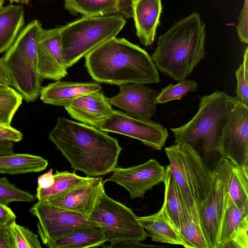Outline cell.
I'll list each match as a JSON object with an SVG mask.
<instances>
[{"instance_id": "cell-38", "label": "cell", "mask_w": 248, "mask_h": 248, "mask_svg": "<svg viewBox=\"0 0 248 248\" xmlns=\"http://www.w3.org/2000/svg\"><path fill=\"white\" fill-rule=\"evenodd\" d=\"M16 219V215L8 206L0 203V228L9 227Z\"/></svg>"}, {"instance_id": "cell-13", "label": "cell", "mask_w": 248, "mask_h": 248, "mask_svg": "<svg viewBox=\"0 0 248 248\" xmlns=\"http://www.w3.org/2000/svg\"><path fill=\"white\" fill-rule=\"evenodd\" d=\"M166 168L155 159L126 168L116 167L112 174L104 181L113 182L124 187L131 199L142 197L145 193L161 182H164Z\"/></svg>"}, {"instance_id": "cell-29", "label": "cell", "mask_w": 248, "mask_h": 248, "mask_svg": "<svg viewBox=\"0 0 248 248\" xmlns=\"http://www.w3.org/2000/svg\"><path fill=\"white\" fill-rule=\"evenodd\" d=\"M23 97L13 88L0 87V124L11 126L13 118L22 104Z\"/></svg>"}, {"instance_id": "cell-20", "label": "cell", "mask_w": 248, "mask_h": 248, "mask_svg": "<svg viewBox=\"0 0 248 248\" xmlns=\"http://www.w3.org/2000/svg\"><path fill=\"white\" fill-rule=\"evenodd\" d=\"M132 0H64V8L71 14L97 16L116 14L125 19L132 17Z\"/></svg>"}, {"instance_id": "cell-2", "label": "cell", "mask_w": 248, "mask_h": 248, "mask_svg": "<svg viewBox=\"0 0 248 248\" xmlns=\"http://www.w3.org/2000/svg\"><path fill=\"white\" fill-rule=\"evenodd\" d=\"M85 60L88 73L98 83L120 86L160 82L152 57L124 38L108 40L88 53Z\"/></svg>"}, {"instance_id": "cell-11", "label": "cell", "mask_w": 248, "mask_h": 248, "mask_svg": "<svg viewBox=\"0 0 248 248\" xmlns=\"http://www.w3.org/2000/svg\"><path fill=\"white\" fill-rule=\"evenodd\" d=\"M248 173V106L237 97L217 151Z\"/></svg>"}, {"instance_id": "cell-21", "label": "cell", "mask_w": 248, "mask_h": 248, "mask_svg": "<svg viewBox=\"0 0 248 248\" xmlns=\"http://www.w3.org/2000/svg\"><path fill=\"white\" fill-rule=\"evenodd\" d=\"M139 224L147 231L148 236L153 241L184 246L177 229L169 217L164 205L156 213L136 217Z\"/></svg>"}, {"instance_id": "cell-1", "label": "cell", "mask_w": 248, "mask_h": 248, "mask_svg": "<svg viewBox=\"0 0 248 248\" xmlns=\"http://www.w3.org/2000/svg\"><path fill=\"white\" fill-rule=\"evenodd\" d=\"M49 139L75 170L98 177L117 167L122 150L117 139L107 132L65 117H59Z\"/></svg>"}, {"instance_id": "cell-7", "label": "cell", "mask_w": 248, "mask_h": 248, "mask_svg": "<svg viewBox=\"0 0 248 248\" xmlns=\"http://www.w3.org/2000/svg\"><path fill=\"white\" fill-rule=\"evenodd\" d=\"M120 14L83 16L60 27L62 52L68 69L97 46L116 37L125 25Z\"/></svg>"}, {"instance_id": "cell-3", "label": "cell", "mask_w": 248, "mask_h": 248, "mask_svg": "<svg viewBox=\"0 0 248 248\" xmlns=\"http://www.w3.org/2000/svg\"><path fill=\"white\" fill-rule=\"evenodd\" d=\"M205 41L204 22L200 14L193 12L158 37L151 57L157 69L178 82L204 58Z\"/></svg>"}, {"instance_id": "cell-33", "label": "cell", "mask_w": 248, "mask_h": 248, "mask_svg": "<svg viewBox=\"0 0 248 248\" xmlns=\"http://www.w3.org/2000/svg\"><path fill=\"white\" fill-rule=\"evenodd\" d=\"M36 197L17 188L6 177L0 178V203L8 205L15 202H31Z\"/></svg>"}, {"instance_id": "cell-32", "label": "cell", "mask_w": 248, "mask_h": 248, "mask_svg": "<svg viewBox=\"0 0 248 248\" xmlns=\"http://www.w3.org/2000/svg\"><path fill=\"white\" fill-rule=\"evenodd\" d=\"M10 232L14 248H41L38 236L28 228L16 221L10 226Z\"/></svg>"}, {"instance_id": "cell-31", "label": "cell", "mask_w": 248, "mask_h": 248, "mask_svg": "<svg viewBox=\"0 0 248 248\" xmlns=\"http://www.w3.org/2000/svg\"><path fill=\"white\" fill-rule=\"evenodd\" d=\"M183 247L186 248H209L200 225L192 219L185 222L178 230Z\"/></svg>"}, {"instance_id": "cell-43", "label": "cell", "mask_w": 248, "mask_h": 248, "mask_svg": "<svg viewBox=\"0 0 248 248\" xmlns=\"http://www.w3.org/2000/svg\"><path fill=\"white\" fill-rule=\"evenodd\" d=\"M31 0H9L10 2L12 4V3L16 2L18 4H28Z\"/></svg>"}, {"instance_id": "cell-12", "label": "cell", "mask_w": 248, "mask_h": 248, "mask_svg": "<svg viewBox=\"0 0 248 248\" xmlns=\"http://www.w3.org/2000/svg\"><path fill=\"white\" fill-rule=\"evenodd\" d=\"M99 129L138 140L156 150L162 149L168 137L167 129L160 124L150 119L134 118L119 110H114Z\"/></svg>"}, {"instance_id": "cell-17", "label": "cell", "mask_w": 248, "mask_h": 248, "mask_svg": "<svg viewBox=\"0 0 248 248\" xmlns=\"http://www.w3.org/2000/svg\"><path fill=\"white\" fill-rule=\"evenodd\" d=\"M64 108L72 118L98 128L114 110L100 91L78 97Z\"/></svg>"}, {"instance_id": "cell-26", "label": "cell", "mask_w": 248, "mask_h": 248, "mask_svg": "<svg viewBox=\"0 0 248 248\" xmlns=\"http://www.w3.org/2000/svg\"><path fill=\"white\" fill-rule=\"evenodd\" d=\"M248 208H238L228 196L223 213L217 238L218 248H225L233 236Z\"/></svg>"}, {"instance_id": "cell-4", "label": "cell", "mask_w": 248, "mask_h": 248, "mask_svg": "<svg viewBox=\"0 0 248 248\" xmlns=\"http://www.w3.org/2000/svg\"><path fill=\"white\" fill-rule=\"evenodd\" d=\"M236 99L220 91L201 97L199 109L192 119L179 127L170 129L175 144H188L206 155L217 152Z\"/></svg>"}, {"instance_id": "cell-16", "label": "cell", "mask_w": 248, "mask_h": 248, "mask_svg": "<svg viewBox=\"0 0 248 248\" xmlns=\"http://www.w3.org/2000/svg\"><path fill=\"white\" fill-rule=\"evenodd\" d=\"M119 87L117 95L108 98L109 104L124 110L131 117L150 119L156 111L155 98L158 91L139 83Z\"/></svg>"}, {"instance_id": "cell-41", "label": "cell", "mask_w": 248, "mask_h": 248, "mask_svg": "<svg viewBox=\"0 0 248 248\" xmlns=\"http://www.w3.org/2000/svg\"><path fill=\"white\" fill-rule=\"evenodd\" d=\"M11 86L9 74L2 57L0 58V87Z\"/></svg>"}, {"instance_id": "cell-25", "label": "cell", "mask_w": 248, "mask_h": 248, "mask_svg": "<svg viewBox=\"0 0 248 248\" xmlns=\"http://www.w3.org/2000/svg\"><path fill=\"white\" fill-rule=\"evenodd\" d=\"M47 165V160L38 155L14 153L0 155L1 174L14 175L40 172Z\"/></svg>"}, {"instance_id": "cell-6", "label": "cell", "mask_w": 248, "mask_h": 248, "mask_svg": "<svg viewBox=\"0 0 248 248\" xmlns=\"http://www.w3.org/2000/svg\"><path fill=\"white\" fill-rule=\"evenodd\" d=\"M42 24L34 19L22 29L2 57L11 86L27 102L40 95L44 78L37 68V41Z\"/></svg>"}, {"instance_id": "cell-36", "label": "cell", "mask_w": 248, "mask_h": 248, "mask_svg": "<svg viewBox=\"0 0 248 248\" xmlns=\"http://www.w3.org/2000/svg\"><path fill=\"white\" fill-rule=\"evenodd\" d=\"M236 32L239 40L243 43H248V0H244L242 9L238 17Z\"/></svg>"}, {"instance_id": "cell-27", "label": "cell", "mask_w": 248, "mask_h": 248, "mask_svg": "<svg viewBox=\"0 0 248 248\" xmlns=\"http://www.w3.org/2000/svg\"><path fill=\"white\" fill-rule=\"evenodd\" d=\"M54 177V182L50 187L37 188L35 197L38 201L48 200L88 180L91 177H82L75 172L56 170Z\"/></svg>"}, {"instance_id": "cell-22", "label": "cell", "mask_w": 248, "mask_h": 248, "mask_svg": "<svg viewBox=\"0 0 248 248\" xmlns=\"http://www.w3.org/2000/svg\"><path fill=\"white\" fill-rule=\"evenodd\" d=\"M107 238L100 227L94 225L75 229L46 246L49 248H86L103 246Z\"/></svg>"}, {"instance_id": "cell-30", "label": "cell", "mask_w": 248, "mask_h": 248, "mask_svg": "<svg viewBox=\"0 0 248 248\" xmlns=\"http://www.w3.org/2000/svg\"><path fill=\"white\" fill-rule=\"evenodd\" d=\"M197 86V82L186 78L178 81L176 84H169L158 93L155 103L164 104L172 100H181L187 93L196 91Z\"/></svg>"}, {"instance_id": "cell-14", "label": "cell", "mask_w": 248, "mask_h": 248, "mask_svg": "<svg viewBox=\"0 0 248 248\" xmlns=\"http://www.w3.org/2000/svg\"><path fill=\"white\" fill-rule=\"evenodd\" d=\"M37 68L44 78L59 80L67 75L63 59L60 27L42 28L37 41Z\"/></svg>"}, {"instance_id": "cell-39", "label": "cell", "mask_w": 248, "mask_h": 248, "mask_svg": "<svg viewBox=\"0 0 248 248\" xmlns=\"http://www.w3.org/2000/svg\"><path fill=\"white\" fill-rule=\"evenodd\" d=\"M38 187L46 189L50 187L54 182L53 169H50L47 172L39 176L38 178Z\"/></svg>"}, {"instance_id": "cell-10", "label": "cell", "mask_w": 248, "mask_h": 248, "mask_svg": "<svg viewBox=\"0 0 248 248\" xmlns=\"http://www.w3.org/2000/svg\"><path fill=\"white\" fill-rule=\"evenodd\" d=\"M30 212L38 218L37 232L45 245L75 229L98 226L89 217L53 205L47 200L38 201Z\"/></svg>"}, {"instance_id": "cell-44", "label": "cell", "mask_w": 248, "mask_h": 248, "mask_svg": "<svg viewBox=\"0 0 248 248\" xmlns=\"http://www.w3.org/2000/svg\"><path fill=\"white\" fill-rule=\"evenodd\" d=\"M4 3V0H0V9H1L3 6Z\"/></svg>"}, {"instance_id": "cell-35", "label": "cell", "mask_w": 248, "mask_h": 248, "mask_svg": "<svg viewBox=\"0 0 248 248\" xmlns=\"http://www.w3.org/2000/svg\"><path fill=\"white\" fill-rule=\"evenodd\" d=\"M248 215L242 219L236 231L225 248H248Z\"/></svg>"}, {"instance_id": "cell-42", "label": "cell", "mask_w": 248, "mask_h": 248, "mask_svg": "<svg viewBox=\"0 0 248 248\" xmlns=\"http://www.w3.org/2000/svg\"><path fill=\"white\" fill-rule=\"evenodd\" d=\"M13 147V141L0 140V155L14 153Z\"/></svg>"}, {"instance_id": "cell-37", "label": "cell", "mask_w": 248, "mask_h": 248, "mask_svg": "<svg viewBox=\"0 0 248 248\" xmlns=\"http://www.w3.org/2000/svg\"><path fill=\"white\" fill-rule=\"evenodd\" d=\"M23 139L22 133L11 126H7L0 124V140L19 142Z\"/></svg>"}, {"instance_id": "cell-9", "label": "cell", "mask_w": 248, "mask_h": 248, "mask_svg": "<svg viewBox=\"0 0 248 248\" xmlns=\"http://www.w3.org/2000/svg\"><path fill=\"white\" fill-rule=\"evenodd\" d=\"M232 164L227 158L219 160L212 171L211 187L207 198L198 210L200 225L209 248H218L217 238L229 196L228 181Z\"/></svg>"}, {"instance_id": "cell-24", "label": "cell", "mask_w": 248, "mask_h": 248, "mask_svg": "<svg viewBox=\"0 0 248 248\" xmlns=\"http://www.w3.org/2000/svg\"><path fill=\"white\" fill-rule=\"evenodd\" d=\"M24 24L22 5L11 4L0 9V54L11 46Z\"/></svg>"}, {"instance_id": "cell-8", "label": "cell", "mask_w": 248, "mask_h": 248, "mask_svg": "<svg viewBox=\"0 0 248 248\" xmlns=\"http://www.w3.org/2000/svg\"><path fill=\"white\" fill-rule=\"evenodd\" d=\"M129 208L103 193L89 218L104 231L107 242L113 245L125 242H141L148 237L145 229Z\"/></svg>"}, {"instance_id": "cell-19", "label": "cell", "mask_w": 248, "mask_h": 248, "mask_svg": "<svg viewBox=\"0 0 248 248\" xmlns=\"http://www.w3.org/2000/svg\"><path fill=\"white\" fill-rule=\"evenodd\" d=\"M102 88L95 81H63L60 80L42 87L41 100L45 104L65 107L74 99L84 94L100 91Z\"/></svg>"}, {"instance_id": "cell-40", "label": "cell", "mask_w": 248, "mask_h": 248, "mask_svg": "<svg viewBox=\"0 0 248 248\" xmlns=\"http://www.w3.org/2000/svg\"><path fill=\"white\" fill-rule=\"evenodd\" d=\"M9 228H0V248H14Z\"/></svg>"}, {"instance_id": "cell-18", "label": "cell", "mask_w": 248, "mask_h": 248, "mask_svg": "<svg viewBox=\"0 0 248 248\" xmlns=\"http://www.w3.org/2000/svg\"><path fill=\"white\" fill-rule=\"evenodd\" d=\"M132 9L137 36L143 45L151 46L159 23L161 0H132Z\"/></svg>"}, {"instance_id": "cell-34", "label": "cell", "mask_w": 248, "mask_h": 248, "mask_svg": "<svg viewBox=\"0 0 248 248\" xmlns=\"http://www.w3.org/2000/svg\"><path fill=\"white\" fill-rule=\"evenodd\" d=\"M237 80L236 97L248 106V47L243 56V61L235 72Z\"/></svg>"}, {"instance_id": "cell-5", "label": "cell", "mask_w": 248, "mask_h": 248, "mask_svg": "<svg viewBox=\"0 0 248 248\" xmlns=\"http://www.w3.org/2000/svg\"><path fill=\"white\" fill-rule=\"evenodd\" d=\"M164 151L186 207L194 220L200 224L198 210L210 190L212 171L198 152L188 144H174Z\"/></svg>"}, {"instance_id": "cell-23", "label": "cell", "mask_w": 248, "mask_h": 248, "mask_svg": "<svg viewBox=\"0 0 248 248\" xmlns=\"http://www.w3.org/2000/svg\"><path fill=\"white\" fill-rule=\"evenodd\" d=\"M166 170L163 182L165 184V194L163 204L169 217L178 231L185 222L189 219H193L186 207L169 165L166 167Z\"/></svg>"}, {"instance_id": "cell-15", "label": "cell", "mask_w": 248, "mask_h": 248, "mask_svg": "<svg viewBox=\"0 0 248 248\" xmlns=\"http://www.w3.org/2000/svg\"><path fill=\"white\" fill-rule=\"evenodd\" d=\"M104 192L103 178L91 177L88 180L47 201L56 206L89 217Z\"/></svg>"}, {"instance_id": "cell-28", "label": "cell", "mask_w": 248, "mask_h": 248, "mask_svg": "<svg viewBox=\"0 0 248 248\" xmlns=\"http://www.w3.org/2000/svg\"><path fill=\"white\" fill-rule=\"evenodd\" d=\"M228 194L238 208H248V173L232 164L228 181Z\"/></svg>"}]
</instances>
